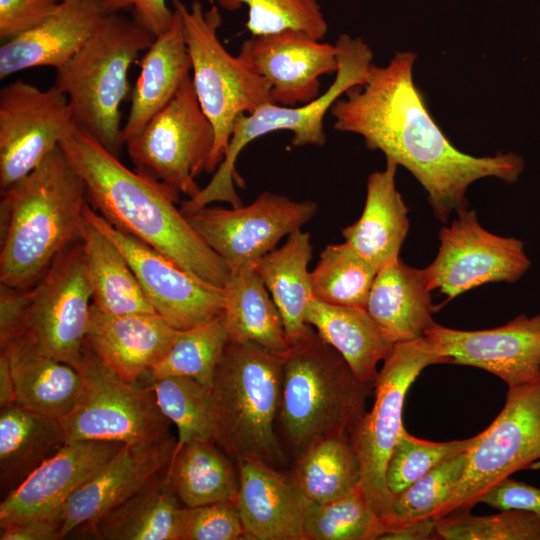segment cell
Returning <instances> with one entry per match:
<instances>
[{
  "label": "cell",
  "mask_w": 540,
  "mask_h": 540,
  "mask_svg": "<svg viewBox=\"0 0 540 540\" xmlns=\"http://www.w3.org/2000/svg\"><path fill=\"white\" fill-rule=\"evenodd\" d=\"M76 369L82 390L74 408L59 419L65 442H151L171 436V422L153 392L130 383L108 368L85 342Z\"/></svg>",
  "instance_id": "cell-11"
},
{
  "label": "cell",
  "mask_w": 540,
  "mask_h": 540,
  "mask_svg": "<svg viewBox=\"0 0 540 540\" xmlns=\"http://www.w3.org/2000/svg\"><path fill=\"white\" fill-rule=\"evenodd\" d=\"M80 243L95 307L117 315L155 313L121 250L85 215Z\"/></svg>",
  "instance_id": "cell-33"
},
{
  "label": "cell",
  "mask_w": 540,
  "mask_h": 540,
  "mask_svg": "<svg viewBox=\"0 0 540 540\" xmlns=\"http://www.w3.org/2000/svg\"><path fill=\"white\" fill-rule=\"evenodd\" d=\"M108 13H119L132 8L133 18L158 36L167 31L174 18V10L167 0H101Z\"/></svg>",
  "instance_id": "cell-48"
},
{
  "label": "cell",
  "mask_w": 540,
  "mask_h": 540,
  "mask_svg": "<svg viewBox=\"0 0 540 540\" xmlns=\"http://www.w3.org/2000/svg\"><path fill=\"white\" fill-rule=\"evenodd\" d=\"M227 344L228 335L223 314L200 326L180 330L167 354L139 383L168 376H186L211 389Z\"/></svg>",
  "instance_id": "cell-37"
},
{
  "label": "cell",
  "mask_w": 540,
  "mask_h": 540,
  "mask_svg": "<svg viewBox=\"0 0 540 540\" xmlns=\"http://www.w3.org/2000/svg\"><path fill=\"white\" fill-rule=\"evenodd\" d=\"M60 146L82 178L89 204L113 227L151 246L202 280L224 286L229 269L176 206L178 192L128 168L74 124Z\"/></svg>",
  "instance_id": "cell-2"
},
{
  "label": "cell",
  "mask_w": 540,
  "mask_h": 540,
  "mask_svg": "<svg viewBox=\"0 0 540 540\" xmlns=\"http://www.w3.org/2000/svg\"><path fill=\"white\" fill-rule=\"evenodd\" d=\"M499 511L520 510L540 515V488L506 477L494 484L481 498Z\"/></svg>",
  "instance_id": "cell-47"
},
{
  "label": "cell",
  "mask_w": 540,
  "mask_h": 540,
  "mask_svg": "<svg viewBox=\"0 0 540 540\" xmlns=\"http://www.w3.org/2000/svg\"><path fill=\"white\" fill-rule=\"evenodd\" d=\"M373 385L361 382L316 332L285 353L277 428L295 460L315 442L349 436L366 412Z\"/></svg>",
  "instance_id": "cell-4"
},
{
  "label": "cell",
  "mask_w": 540,
  "mask_h": 540,
  "mask_svg": "<svg viewBox=\"0 0 540 540\" xmlns=\"http://www.w3.org/2000/svg\"><path fill=\"white\" fill-rule=\"evenodd\" d=\"M16 403L13 377L7 356L0 352V408Z\"/></svg>",
  "instance_id": "cell-51"
},
{
  "label": "cell",
  "mask_w": 540,
  "mask_h": 540,
  "mask_svg": "<svg viewBox=\"0 0 540 540\" xmlns=\"http://www.w3.org/2000/svg\"><path fill=\"white\" fill-rule=\"evenodd\" d=\"M124 445L115 441L65 443L0 503V528L31 518L53 517L67 499Z\"/></svg>",
  "instance_id": "cell-21"
},
{
  "label": "cell",
  "mask_w": 540,
  "mask_h": 540,
  "mask_svg": "<svg viewBox=\"0 0 540 540\" xmlns=\"http://www.w3.org/2000/svg\"><path fill=\"white\" fill-rule=\"evenodd\" d=\"M82 178L59 145L0 200V284L33 285L80 241L88 204Z\"/></svg>",
  "instance_id": "cell-3"
},
{
  "label": "cell",
  "mask_w": 540,
  "mask_h": 540,
  "mask_svg": "<svg viewBox=\"0 0 540 540\" xmlns=\"http://www.w3.org/2000/svg\"><path fill=\"white\" fill-rule=\"evenodd\" d=\"M441 363L446 362L424 336L394 344L374 380V404L349 434L360 463V486L373 512L383 523L384 532L393 501L386 484L385 470L404 428L402 411L405 396L423 369Z\"/></svg>",
  "instance_id": "cell-10"
},
{
  "label": "cell",
  "mask_w": 540,
  "mask_h": 540,
  "mask_svg": "<svg viewBox=\"0 0 540 540\" xmlns=\"http://www.w3.org/2000/svg\"><path fill=\"white\" fill-rule=\"evenodd\" d=\"M464 474L435 519L470 511L497 482L540 460V379L508 387L494 421L467 450Z\"/></svg>",
  "instance_id": "cell-13"
},
{
  "label": "cell",
  "mask_w": 540,
  "mask_h": 540,
  "mask_svg": "<svg viewBox=\"0 0 540 540\" xmlns=\"http://www.w3.org/2000/svg\"><path fill=\"white\" fill-rule=\"evenodd\" d=\"M177 440L124 444L58 512L61 539L81 535L139 491L172 461Z\"/></svg>",
  "instance_id": "cell-19"
},
{
  "label": "cell",
  "mask_w": 540,
  "mask_h": 540,
  "mask_svg": "<svg viewBox=\"0 0 540 540\" xmlns=\"http://www.w3.org/2000/svg\"><path fill=\"white\" fill-rule=\"evenodd\" d=\"M377 272L346 242L327 245L311 271L313 297L329 304L365 309Z\"/></svg>",
  "instance_id": "cell-38"
},
{
  "label": "cell",
  "mask_w": 540,
  "mask_h": 540,
  "mask_svg": "<svg viewBox=\"0 0 540 540\" xmlns=\"http://www.w3.org/2000/svg\"><path fill=\"white\" fill-rule=\"evenodd\" d=\"M169 465L79 536L95 540H180L185 506L172 488Z\"/></svg>",
  "instance_id": "cell-29"
},
{
  "label": "cell",
  "mask_w": 540,
  "mask_h": 540,
  "mask_svg": "<svg viewBox=\"0 0 540 540\" xmlns=\"http://www.w3.org/2000/svg\"><path fill=\"white\" fill-rule=\"evenodd\" d=\"M337 48L338 70L329 88L316 99L300 106H282L267 103L250 114H240L234 123L230 142L222 163L210 182L193 198L182 203L184 214L191 213L214 202L231 206L242 205L234 181L240 183L235 164L242 149L258 137L287 130L292 133L294 146L326 143L324 118L334 102L350 88L364 84L368 79L373 53L359 37L341 34Z\"/></svg>",
  "instance_id": "cell-8"
},
{
  "label": "cell",
  "mask_w": 540,
  "mask_h": 540,
  "mask_svg": "<svg viewBox=\"0 0 540 540\" xmlns=\"http://www.w3.org/2000/svg\"><path fill=\"white\" fill-rule=\"evenodd\" d=\"M285 353L228 341L211 395L214 441L235 463L258 459L278 468L287 459L277 433Z\"/></svg>",
  "instance_id": "cell-5"
},
{
  "label": "cell",
  "mask_w": 540,
  "mask_h": 540,
  "mask_svg": "<svg viewBox=\"0 0 540 540\" xmlns=\"http://www.w3.org/2000/svg\"><path fill=\"white\" fill-rule=\"evenodd\" d=\"M430 293L424 270L399 258L377 272L365 309L394 344L411 341L436 324Z\"/></svg>",
  "instance_id": "cell-28"
},
{
  "label": "cell",
  "mask_w": 540,
  "mask_h": 540,
  "mask_svg": "<svg viewBox=\"0 0 540 540\" xmlns=\"http://www.w3.org/2000/svg\"><path fill=\"white\" fill-rule=\"evenodd\" d=\"M435 259L424 268L430 291L449 300L492 282L512 283L529 269L531 261L521 240L486 230L474 210H463L439 232Z\"/></svg>",
  "instance_id": "cell-15"
},
{
  "label": "cell",
  "mask_w": 540,
  "mask_h": 540,
  "mask_svg": "<svg viewBox=\"0 0 540 540\" xmlns=\"http://www.w3.org/2000/svg\"><path fill=\"white\" fill-rule=\"evenodd\" d=\"M239 486L235 504L245 539L304 540L308 501L290 472L258 459L237 463Z\"/></svg>",
  "instance_id": "cell-22"
},
{
  "label": "cell",
  "mask_w": 540,
  "mask_h": 540,
  "mask_svg": "<svg viewBox=\"0 0 540 540\" xmlns=\"http://www.w3.org/2000/svg\"><path fill=\"white\" fill-rule=\"evenodd\" d=\"M467 451L455 454L407 489L393 497L391 514L384 534L401 525L434 518L458 486L466 465ZM381 538V537H380Z\"/></svg>",
  "instance_id": "cell-41"
},
{
  "label": "cell",
  "mask_w": 540,
  "mask_h": 540,
  "mask_svg": "<svg viewBox=\"0 0 540 540\" xmlns=\"http://www.w3.org/2000/svg\"><path fill=\"white\" fill-rule=\"evenodd\" d=\"M383 533L384 525L360 485L338 499L308 503L304 540H376Z\"/></svg>",
  "instance_id": "cell-40"
},
{
  "label": "cell",
  "mask_w": 540,
  "mask_h": 540,
  "mask_svg": "<svg viewBox=\"0 0 540 540\" xmlns=\"http://www.w3.org/2000/svg\"><path fill=\"white\" fill-rule=\"evenodd\" d=\"M92 305L80 241L65 248L30 287L0 284V345L23 336L74 368Z\"/></svg>",
  "instance_id": "cell-7"
},
{
  "label": "cell",
  "mask_w": 540,
  "mask_h": 540,
  "mask_svg": "<svg viewBox=\"0 0 540 540\" xmlns=\"http://www.w3.org/2000/svg\"><path fill=\"white\" fill-rule=\"evenodd\" d=\"M305 320L324 342L343 357L361 382L373 385L378 363L389 355L394 343L366 309L312 298Z\"/></svg>",
  "instance_id": "cell-30"
},
{
  "label": "cell",
  "mask_w": 540,
  "mask_h": 540,
  "mask_svg": "<svg viewBox=\"0 0 540 540\" xmlns=\"http://www.w3.org/2000/svg\"><path fill=\"white\" fill-rule=\"evenodd\" d=\"M424 337L446 363L483 369L508 387L540 379V313L500 327L458 330L435 324Z\"/></svg>",
  "instance_id": "cell-18"
},
{
  "label": "cell",
  "mask_w": 540,
  "mask_h": 540,
  "mask_svg": "<svg viewBox=\"0 0 540 540\" xmlns=\"http://www.w3.org/2000/svg\"><path fill=\"white\" fill-rule=\"evenodd\" d=\"M179 332L156 313L117 315L92 304L85 342L118 376L139 383L167 354Z\"/></svg>",
  "instance_id": "cell-23"
},
{
  "label": "cell",
  "mask_w": 540,
  "mask_h": 540,
  "mask_svg": "<svg viewBox=\"0 0 540 540\" xmlns=\"http://www.w3.org/2000/svg\"><path fill=\"white\" fill-rule=\"evenodd\" d=\"M443 540H540V515L520 510L477 516L457 511L436 519Z\"/></svg>",
  "instance_id": "cell-43"
},
{
  "label": "cell",
  "mask_w": 540,
  "mask_h": 540,
  "mask_svg": "<svg viewBox=\"0 0 540 540\" xmlns=\"http://www.w3.org/2000/svg\"><path fill=\"white\" fill-rule=\"evenodd\" d=\"M305 32L252 36L238 56L271 86L273 103L306 104L320 96V77L338 70L337 48Z\"/></svg>",
  "instance_id": "cell-20"
},
{
  "label": "cell",
  "mask_w": 540,
  "mask_h": 540,
  "mask_svg": "<svg viewBox=\"0 0 540 540\" xmlns=\"http://www.w3.org/2000/svg\"><path fill=\"white\" fill-rule=\"evenodd\" d=\"M65 438L59 419L18 404L0 411V490L4 498L53 456Z\"/></svg>",
  "instance_id": "cell-32"
},
{
  "label": "cell",
  "mask_w": 540,
  "mask_h": 540,
  "mask_svg": "<svg viewBox=\"0 0 540 540\" xmlns=\"http://www.w3.org/2000/svg\"><path fill=\"white\" fill-rule=\"evenodd\" d=\"M417 55L396 52L386 66L371 64L367 81L350 88L330 109L334 129L360 135L371 150L406 168L422 185L438 220L468 209L466 191L496 177L515 183L524 160L516 153L476 157L458 150L434 121L413 81Z\"/></svg>",
  "instance_id": "cell-1"
},
{
  "label": "cell",
  "mask_w": 540,
  "mask_h": 540,
  "mask_svg": "<svg viewBox=\"0 0 540 540\" xmlns=\"http://www.w3.org/2000/svg\"><path fill=\"white\" fill-rule=\"evenodd\" d=\"M317 210L314 201H294L265 191L246 206L208 205L184 215L229 271H237L255 267L283 237L311 220Z\"/></svg>",
  "instance_id": "cell-14"
},
{
  "label": "cell",
  "mask_w": 540,
  "mask_h": 540,
  "mask_svg": "<svg viewBox=\"0 0 540 540\" xmlns=\"http://www.w3.org/2000/svg\"><path fill=\"white\" fill-rule=\"evenodd\" d=\"M228 11L248 7L247 30L252 36L299 30L322 40L328 31L319 0H217Z\"/></svg>",
  "instance_id": "cell-42"
},
{
  "label": "cell",
  "mask_w": 540,
  "mask_h": 540,
  "mask_svg": "<svg viewBox=\"0 0 540 540\" xmlns=\"http://www.w3.org/2000/svg\"><path fill=\"white\" fill-rule=\"evenodd\" d=\"M245 539L234 501H218L184 508L180 540Z\"/></svg>",
  "instance_id": "cell-45"
},
{
  "label": "cell",
  "mask_w": 540,
  "mask_h": 540,
  "mask_svg": "<svg viewBox=\"0 0 540 540\" xmlns=\"http://www.w3.org/2000/svg\"><path fill=\"white\" fill-rule=\"evenodd\" d=\"M174 10L170 28L156 36L140 62L122 142L134 137L181 88L192 71L180 14Z\"/></svg>",
  "instance_id": "cell-27"
},
{
  "label": "cell",
  "mask_w": 540,
  "mask_h": 540,
  "mask_svg": "<svg viewBox=\"0 0 540 540\" xmlns=\"http://www.w3.org/2000/svg\"><path fill=\"white\" fill-rule=\"evenodd\" d=\"M61 523L53 517L31 518L0 528L1 540H58Z\"/></svg>",
  "instance_id": "cell-49"
},
{
  "label": "cell",
  "mask_w": 540,
  "mask_h": 540,
  "mask_svg": "<svg viewBox=\"0 0 540 540\" xmlns=\"http://www.w3.org/2000/svg\"><path fill=\"white\" fill-rule=\"evenodd\" d=\"M309 503H324L347 495L360 485L361 471L349 436L321 439L293 460L290 471Z\"/></svg>",
  "instance_id": "cell-36"
},
{
  "label": "cell",
  "mask_w": 540,
  "mask_h": 540,
  "mask_svg": "<svg viewBox=\"0 0 540 540\" xmlns=\"http://www.w3.org/2000/svg\"><path fill=\"white\" fill-rule=\"evenodd\" d=\"M311 259L310 234L298 229L255 265L281 314L289 345L315 332L305 320L309 302L314 298L308 270Z\"/></svg>",
  "instance_id": "cell-31"
},
{
  "label": "cell",
  "mask_w": 540,
  "mask_h": 540,
  "mask_svg": "<svg viewBox=\"0 0 540 540\" xmlns=\"http://www.w3.org/2000/svg\"><path fill=\"white\" fill-rule=\"evenodd\" d=\"M214 142V127L200 106L190 76L124 146L137 171L189 199L201 190L196 178L205 172Z\"/></svg>",
  "instance_id": "cell-12"
},
{
  "label": "cell",
  "mask_w": 540,
  "mask_h": 540,
  "mask_svg": "<svg viewBox=\"0 0 540 540\" xmlns=\"http://www.w3.org/2000/svg\"><path fill=\"white\" fill-rule=\"evenodd\" d=\"M73 126L66 95L17 79L0 89V192L33 171Z\"/></svg>",
  "instance_id": "cell-16"
},
{
  "label": "cell",
  "mask_w": 540,
  "mask_h": 540,
  "mask_svg": "<svg viewBox=\"0 0 540 540\" xmlns=\"http://www.w3.org/2000/svg\"><path fill=\"white\" fill-rule=\"evenodd\" d=\"M84 215L121 250L155 313L172 327L187 330L223 314V287L202 280L151 246L119 231L89 203Z\"/></svg>",
  "instance_id": "cell-17"
},
{
  "label": "cell",
  "mask_w": 540,
  "mask_h": 540,
  "mask_svg": "<svg viewBox=\"0 0 540 540\" xmlns=\"http://www.w3.org/2000/svg\"><path fill=\"white\" fill-rule=\"evenodd\" d=\"M436 519L426 518L395 527L381 536L387 540H426L438 539L435 528Z\"/></svg>",
  "instance_id": "cell-50"
},
{
  "label": "cell",
  "mask_w": 540,
  "mask_h": 540,
  "mask_svg": "<svg viewBox=\"0 0 540 540\" xmlns=\"http://www.w3.org/2000/svg\"><path fill=\"white\" fill-rule=\"evenodd\" d=\"M170 1L182 18L195 93L214 127V147L205 170L214 173L225 157L236 118L273 103L271 86L225 49L218 38L222 18L217 6L204 9L199 0L189 7L182 0Z\"/></svg>",
  "instance_id": "cell-9"
},
{
  "label": "cell",
  "mask_w": 540,
  "mask_h": 540,
  "mask_svg": "<svg viewBox=\"0 0 540 540\" xmlns=\"http://www.w3.org/2000/svg\"><path fill=\"white\" fill-rule=\"evenodd\" d=\"M0 348L9 362L16 404L55 419L70 413L83 385L76 368L42 352L23 336Z\"/></svg>",
  "instance_id": "cell-26"
},
{
  "label": "cell",
  "mask_w": 540,
  "mask_h": 540,
  "mask_svg": "<svg viewBox=\"0 0 540 540\" xmlns=\"http://www.w3.org/2000/svg\"><path fill=\"white\" fill-rule=\"evenodd\" d=\"M108 14L101 0H61L42 24L2 43L0 78L34 67H62Z\"/></svg>",
  "instance_id": "cell-24"
},
{
  "label": "cell",
  "mask_w": 540,
  "mask_h": 540,
  "mask_svg": "<svg viewBox=\"0 0 540 540\" xmlns=\"http://www.w3.org/2000/svg\"><path fill=\"white\" fill-rule=\"evenodd\" d=\"M142 385L153 392L161 412L176 426L177 445L193 439L214 441L210 388L186 376H168Z\"/></svg>",
  "instance_id": "cell-39"
},
{
  "label": "cell",
  "mask_w": 540,
  "mask_h": 540,
  "mask_svg": "<svg viewBox=\"0 0 540 540\" xmlns=\"http://www.w3.org/2000/svg\"><path fill=\"white\" fill-rule=\"evenodd\" d=\"M169 476L174 492L186 507L235 502L239 486L237 464L213 440L193 439L177 445Z\"/></svg>",
  "instance_id": "cell-35"
},
{
  "label": "cell",
  "mask_w": 540,
  "mask_h": 540,
  "mask_svg": "<svg viewBox=\"0 0 540 540\" xmlns=\"http://www.w3.org/2000/svg\"><path fill=\"white\" fill-rule=\"evenodd\" d=\"M397 167L386 159L384 170L369 175L361 216L342 229L344 242L377 271L399 259L409 230V211L395 183Z\"/></svg>",
  "instance_id": "cell-25"
},
{
  "label": "cell",
  "mask_w": 540,
  "mask_h": 540,
  "mask_svg": "<svg viewBox=\"0 0 540 540\" xmlns=\"http://www.w3.org/2000/svg\"><path fill=\"white\" fill-rule=\"evenodd\" d=\"M155 38L133 17L111 13L56 69L54 86L66 95L73 124L118 157L124 146L120 105L129 90L128 71Z\"/></svg>",
  "instance_id": "cell-6"
},
{
  "label": "cell",
  "mask_w": 540,
  "mask_h": 540,
  "mask_svg": "<svg viewBox=\"0 0 540 540\" xmlns=\"http://www.w3.org/2000/svg\"><path fill=\"white\" fill-rule=\"evenodd\" d=\"M223 292L229 342H253L280 354L289 349L281 314L255 267L229 271Z\"/></svg>",
  "instance_id": "cell-34"
},
{
  "label": "cell",
  "mask_w": 540,
  "mask_h": 540,
  "mask_svg": "<svg viewBox=\"0 0 540 540\" xmlns=\"http://www.w3.org/2000/svg\"><path fill=\"white\" fill-rule=\"evenodd\" d=\"M478 434L464 440L431 442L410 435L403 428L388 459L385 480L394 496L431 471L445 459L470 449Z\"/></svg>",
  "instance_id": "cell-44"
},
{
  "label": "cell",
  "mask_w": 540,
  "mask_h": 540,
  "mask_svg": "<svg viewBox=\"0 0 540 540\" xmlns=\"http://www.w3.org/2000/svg\"><path fill=\"white\" fill-rule=\"evenodd\" d=\"M61 0H0V39L12 40L47 20Z\"/></svg>",
  "instance_id": "cell-46"
},
{
  "label": "cell",
  "mask_w": 540,
  "mask_h": 540,
  "mask_svg": "<svg viewBox=\"0 0 540 540\" xmlns=\"http://www.w3.org/2000/svg\"><path fill=\"white\" fill-rule=\"evenodd\" d=\"M529 470H539L540 469V460L532 463L529 468Z\"/></svg>",
  "instance_id": "cell-52"
}]
</instances>
